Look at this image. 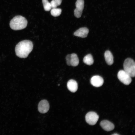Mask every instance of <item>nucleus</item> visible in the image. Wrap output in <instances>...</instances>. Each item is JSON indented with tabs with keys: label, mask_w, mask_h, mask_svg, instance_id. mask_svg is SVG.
<instances>
[{
	"label": "nucleus",
	"mask_w": 135,
	"mask_h": 135,
	"mask_svg": "<svg viewBox=\"0 0 135 135\" xmlns=\"http://www.w3.org/2000/svg\"><path fill=\"white\" fill-rule=\"evenodd\" d=\"M67 87L71 92H74L77 90L78 84L77 82L75 80L71 79L67 83Z\"/></svg>",
	"instance_id": "12"
},
{
	"label": "nucleus",
	"mask_w": 135,
	"mask_h": 135,
	"mask_svg": "<svg viewBox=\"0 0 135 135\" xmlns=\"http://www.w3.org/2000/svg\"><path fill=\"white\" fill-rule=\"evenodd\" d=\"M100 125L104 130L107 131H111L114 128V124L107 120L102 121L100 122Z\"/></svg>",
	"instance_id": "10"
},
{
	"label": "nucleus",
	"mask_w": 135,
	"mask_h": 135,
	"mask_svg": "<svg viewBox=\"0 0 135 135\" xmlns=\"http://www.w3.org/2000/svg\"><path fill=\"white\" fill-rule=\"evenodd\" d=\"M123 66L124 70L131 77L135 76V64L134 60L130 58H126L124 60Z\"/></svg>",
	"instance_id": "3"
},
{
	"label": "nucleus",
	"mask_w": 135,
	"mask_h": 135,
	"mask_svg": "<svg viewBox=\"0 0 135 135\" xmlns=\"http://www.w3.org/2000/svg\"><path fill=\"white\" fill-rule=\"evenodd\" d=\"M118 134H113V135H118Z\"/></svg>",
	"instance_id": "18"
},
{
	"label": "nucleus",
	"mask_w": 135,
	"mask_h": 135,
	"mask_svg": "<svg viewBox=\"0 0 135 135\" xmlns=\"http://www.w3.org/2000/svg\"><path fill=\"white\" fill-rule=\"evenodd\" d=\"M84 0H77L75 4L76 8L74 10L75 16L77 18H80L82 15L84 7Z\"/></svg>",
	"instance_id": "7"
},
{
	"label": "nucleus",
	"mask_w": 135,
	"mask_h": 135,
	"mask_svg": "<svg viewBox=\"0 0 135 135\" xmlns=\"http://www.w3.org/2000/svg\"><path fill=\"white\" fill-rule=\"evenodd\" d=\"M105 60L108 64L112 65L114 62V58L112 53L109 50L106 51L104 54Z\"/></svg>",
	"instance_id": "13"
},
{
	"label": "nucleus",
	"mask_w": 135,
	"mask_h": 135,
	"mask_svg": "<svg viewBox=\"0 0 135 135\" xmlns=\"http://www.w3.org/2000/svg\"><path fill=\"white\" fill-rule=\"evenodd\" d=\"M38 110L41 113H45L47 112L49 108V105L48 102L44 100H41L38 105Z\"/></svg>",
	"instance_id": "8"
},
{
	"label": "nucleus",
	"mask_w": 135,
	"mask_h": 135,
	"mask_svg": "<svg viewBox=\"0 0 135 135\" xmlns=\"http://www.w3.org/2000/svg\"><path fill=\"white\" fill-rule=\"evenodd\" d=\"M62 12V10L60 8H52L51 10L50 13L54 16L56 17L59 16Z\"/></svg>",
	"instance_id": "15"
},
{
	"label": "nucleus",
	"mask_w": 135,
	"mask_h": 135,
	"mask_svg": "<svg viewBox=\"0 0 135 135\" xmlns=\"http://www.w3.org/2000/svg\"><path fill=\"white\" fill-rule=\"evenodd\" d=\"M91 84L96 87H99L102 86L103 84L104 80L102 78L98 75L93 76L90 80Z\"/></svg>",
	"instance_id": "9"
},
{
	"label": "nucleus",
	"mask_w": 135,
	"mask_h": 135,
	"mask_svg": "<svg viewBox=\"0 0 135 135\" xmlns=\"http://www.w3.org/2000/svg\"><path fill=\"white\" fill-rule=\"evenodd\" d=\"M83 62L84 63L88 65L92 64L94 62V60L92 55L90 54L86 55L83 58Z\"/></svg>",
	"instance_id": "14"
},
{
	"label": "nucleus",
	"mask_w": 135,
	"mask_h": 135,
	"mask_svg": "<svg viewBox=\"0 0 135 135\" xmlns=\"http://www.w3.org/2000/svg\"><path fill=\"white\" fill-rule=\"evenodd\" d=\"M117 76L119 80L124 84L128 85L132 82L131 77L124 70H120Z\"/></svg>",
	"instance_id": "4"
},
{
	"label": "nucleus",
	"mask_w": 135,
	"mask_h": 135,
	"mask_svg": "<svg viewBox=\"0 0 135 135\" xmlns=\"http://www.w3.org/2000/svg\"><path fill=\"white\" fill-rule=\"evenodd\" d=\"M33 47L32 42L31 41L27 40L22 41L15 47L16 54L20 58H26L32 51Z\"/></svg>",
	"instance_id": "1"
},
{
	"label": "nucleus",
	"mask_w": 135,
	"mask_h": 135,
	"mask_svg": "<svg viewBox=\"0 0 135 135\" xmlns=\"http://www.w3.org/2000/svg\"><path fill=\"white\" fill-rule=\"evenodd\" d=\"M99 118V116L95 112H88L85 116L86 122L89 124L94 125L96 124Z\"/></svg>",
	"instance_id": "5"
},
{
	"label": "nucleus",
	"mask_w": 135,
	"mask_h": 135,
	"mask_svg": "<svg viewBox=\"0 0 135 135\" xmlns=\"http://www.w3.org/2000/svg\"><path fill=\"white\" fill-rule=\"evenodd\" d=\"M27 24V21L24 17L21 16H17L10 20V25L12 30H18L25 28Z\"/></svg>",
	"instance_id": "2"
},
{
	"label": "nucleus",
	"mask_w": 135,
	"mask_h": 135,
	"mask_svg": "<svg viewBox=\"0 0 135 135\" xmlns=\"http://www.w3.org/2000/svg\"><path fill=\"white\" fill-rule=\"evenodd\" d=\"M66 59L67 64L69 66H76L78 65L79 63L78 57L74 53L67 55L66 57Z\"/></svg>",
	"instance_id": "6"
},
{
	"label": "nucleus",
	"mask_w": 135,
	"mask_h": 135,
	"mask_svg": "<svg viewBox=\"0 0 135 135\" xmlns=\"http://www.w3.org/2000/svg\"><path fill=\"white\" fill-rule=\"evenodd\" d=\"M62 1V0H52L50 3L52 8H56L61 4Z\"/></svg>",
	"instance_id": "17"
},
{
	"label": "nucleus",
	"mask_w": 135,
	"mask_h": 135,
	"mask_svg": "<svg viewBox=\"0 0 135 135\" xmlns=\"http://www.w3.org/2000/svg\"><path fill=\"white\" fill-rule=\"evenodd\" d=\"M44 10L46 11H49L52 9V7L50 3L48 0H42Z\"/></svg>",
	"instance_id": "16"
},
{
	"label": "nucleus",
	"mask_w": 135,
	"mask_h": 135,
	"mask_svg": "<svg viewBox=\"0 0 135 135\" xmlns=\"http://www.w3.org/2000/svg\"><path fill=\"white\" fill-rule=\"evenodd\" d=\"M89 32L88 29L86 27L80 28L74 33V35L76 36L82 38L86 37Z\"/></svg>",
	"instance_id": "11"
}]
</instances>
